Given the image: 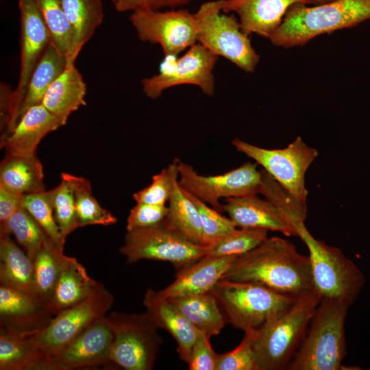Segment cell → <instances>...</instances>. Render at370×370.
I'll list each match as a JSON object with an SVG mask.
<instances>
[{
  "label": "cell",
  "instance_id": "obj_32",
  "mask_svg": "<svg viewBox=\"0 0 370 370\" xmlns=\"http://www.w3.org/2000/svg\"><path fill=\"white\" fill-rule=\"evenodd\" d=\"M67 258L64 254V247L58 245L48 238L32 260L35 294L48 309Z\"/></svg>",
  "mask_w": 370,
  "mask_h": 370
},
{
  "label": "cell",
  "instance_id": "obj_6",
  "mask_svg": "<svg viewBox=\"0 0 370 370\" xmlns=\"http://www.w3.org/2000/svg\"><path fill=\"white\" fill-rule=\"evenodd\" d=\"M297 232L309 251L313 288L321 299L351 306L365 282L361 271L339 248L314 238L305 225Z\"/></svg>",
  "mask_w": 370,
  "mask_h": 370
},
{
  "label": "cell",
  "instance_id": "obj_28",
  "mask_svg": "<svg viewBox=\"0 0 370 370\" xmlns=\"http://www.w3.org/2000/svg\"><path fill=\"white\" fill-rule=\"evenodd\" d=\"M10 236L0 235L1 285L36 295L33 261Z\"/></svg>",
  "mask_w": 370,
  "mask_h": 370
},
{
  "label": "cell",
  "instance_id": "obj_17",
  "mask_svg": "<svg viewBox=\"0 0 370 370\" xmlns=\"http://www.w3.org/2000/svg\"><path fill=\"white\" fill-rule=\"evenodd\" d=\"M295 3L315 4L314 0H222V12L236 13L246 35L256 34L270 39Z\"/></svg>",
  "mask_w": 370,
  "mask_h": 370
},
{
  "label": "cell",
  "instance_id": "obj_4",
  "mask_svg": "<svg viewBox=\"0 0 370 370\" xmlns=\"http://www.w3.org/2000/svg\"><path fill=\"white\" fill-rule=\"evenodd\" d=\"M349 305L321 299L288 370H341L346 356L345 323Z\"/></svg>",
  "mask_w": 370,
  "mask_h": 370
},
{
  "label": "cell",
  "instance_id": "obj_23",
  "mask_svg": "<svg viewBox=\"0 0 370 370\" xmlns=\"http://www.w3.org/2000/svg\"><path fill=\"white\" fill-rule=\"evenodd\" d=\"M86 84L74 62H69L64 71L46 91L42 105L64 125L70 115L86 105Z\"/></svg>",
  "mask_w": 370,
  "mask_h": 370
},
{
  "label": "cell",
  "instance_id": "obj_41",
  "mask_svg": "<svg viewBox=\"0 0 370 370\" xmlns=\"http://www.w3.org/2000/svg\"><path fill=\"white\" fill-rule=\"evenodd\" d=\"M187 193L199 213L202 225L201 245H209L237 227L229 217L223 216L221 212L188 192Z\"/></svg>",
  "mask_w": 370,
  "mask_h": 370
},
{
  "label": "cell",
  "instance_id": "obj_49",
  "mask_svg": "<svg viewBox=\"0 0 370 370\" xmlns=\"http://www.w3.org/2000/svg\"><path fill=\"white\" fill-rule=\"evenodd\" d=\"M1 1H2V0H1Z\"/></svg>",
  "mask_w": 370,
  "mask_h": 370
},
{
  "label": "cell",
  "instance_id": "obj_3",
  "mask_svg": "<svg viewBox=\"0 0 370 370\" xmlns=\"http://www.w3.org/2000/svg\"><path fill=\"white\" fill-rule=\"evenodd\" d=\"M369 19L370 0H336L312 7L295 3L269 40L284 48L303 46L320 34L352 27Z\"/></svg>",
  "mask_w": 370,
  "mask_h": 370
},
{
  "label": "cell",
  "instance_id": "obj_20",
  "mask_svg": "<svg viewBox=\"0 0 370 370\" xmlns=\"http://www.w3.org/2000/svg\"><path fill=\"white\" fill-rule=\"evenodd\" d=\"M53 317L36 295L0 286V328L35 332L45 328Z\"/></svg>",
  "mask_w": 370,
  "mask_h": 370
},
{
  "label": "cell",
  "instance_id": "obj_12",
  "mask_svg": "<svg viewBox=\"0 0 370 370\" xmlns=\"http://www.w3.org/2000/svg\"><path fill=\"white\" fill-rule=\"evenodd\" d=\"M177 162L180 186L221 213L223 212L221 199L260 193L262 175L256 162H245L219 175H203L190 164L177 158Z\"/></svg>",
  "mask_w": 370,
  "mask_h": 370
},
{
  "label": "cell",
  "instance_id": "obj_27",
  "mask_svg": "<svg viewBox=\"0 0 370 370\" xmlns=\"http://www.w3.org/2000/svg\"><path fill=\"white\" fill-rule=\"evenodd\" d=\"M168 300L197 330L210 338L218 335L227 323L218 301L210 293L175 297Z\"/></svg>",
  "mask_w": 370,
  "mask_h": 370
},
{
  "label": "cell",
  "instance_id": "obj_14",
  "mask_svg": "<svg viewBox=\"0 0 370 370\" xmlns=\"http://www.w3.org/2000/svg\"><path fill=\"white\" fill-rule=\"evenodd\" d=\"M129 18L138 39L158 44L164 57L177 56L197 43L196 18L188 10L139 9L132 12Z\"/></svg>",
  "mask_w": 370,
  "mask_h": 370
},
{
  "label": "cell",
  "instance_id": "obj_15",
  "mask_svg": "<svg viewBox=\"0 0 370 370\" xmlns=\"http://www.w3.org/2000/svg\"><path fill=\"white\" fill-rule=\"evenodd\" d=\"M20 14V71L18 84L13 90L10 121L2 136L16 125L18 112L29 81L49 45V30L34 0H18Z\"/></svg>",
  "mask_w": 370,
  "mask_h": 370
},
{
  "label": "cell",
  "instance_id": "obj_21",
  "mask_svg": "<svg viewBox=\"0 0 370 370\" xmlns=\"http://www.w3.org/2000/svg\"><path fill=\"white\" fill-rule=\"evenodd\" d=\"M61 126L58 118L42 104L34 106L27 110L11 132L1 136V147L12 154H36L41 140Z\"/></svg>",
  "mask_w": 370,
  "mask_h": 370
},
{
  "label": "cell",
  "instance_id": "obj_34",
  "mask_svg": "<svg viewBox=\"0 0 370 370\" xmlns=\"http://www.w3.org/2000/svg\"><path fill=\"white\" fill-rule=\"evenodd\" d=\"M5 234L14 235L17 243L32 260L49 238L22 205L4 225L0 226V235Z\"/></svg>",
  "mask_w": 370,
  "mask_h": 370
},
{
  "label": "cell",
  "instance_id": "obj_19",
  "mask_svg": "<svg viewBox=\"0 0 370 370\" xmlns=\"http://www.w3.org/2000/svg\"><path fill=\"white\" fill-rule=\"evenodd\" d=\"M257 195L225 199L223 212L237 227L260 228L297 236V231L283 213L271 201Z\"/></svg>",
  "mask_w": 370,
  "mask_h": 370
},
{
  "label": "cell",
  "instance_id": "obj_37",
  "mask_svg": "<svg viewBox=\"0 0 370 370\" xmlns=\"http://www.w3.org/2000/svg\"><path fill=\"white\" fill-rule=\"evenodd\" d=\"M260 171L262 182L259 194L273 204L297 231L298 227L305 225L307 217L306 202L291 196L264 170L262 169Z\"/></svg>",
  "mask_w": 370,
  "mask_h": 370
},
{
  "label": "cell",
  "instance_id": "obj_43",
  "mask_svg": "<svg viewBox=\"0 0 370 370\" xmlns=\"http://www.w3.org/2000/svg\"><path fill=\"white\" fill-rule=\"evenodd\" d=\"M166 205L137 203L130 210L127 219V231L145 228L160 223L168 213Z\"/></svg>",
  "mask_w": 370,
  "mask_h": 370
},
{
  "label": "cell",
  "instance_id": "obj_44",
  "mask_svg": "<svg viewBox=\"0 0 370 370\" xmlns=\"http://www.w3.org/2000/svg\"><path fill=\"white\" fill-rule=\"evenodd\" d=\"M219 354L212 349L210 338L198 330L188 362L190 370H215Z\"/></svg>",
  "mask_w": 370,
  "mask_h": 370
},
{
  "label": "cell",
  "instance_id": "obj_13",
  "mask_svg": "<svg viewBox=\"0 0 370 370\" xmlns=\"http://www.w3.org/2000/svg\"><path fill=\"white\" fill-rule=\"evenodd\" d=\"M217 60L218 56L196 43L179 58L164 57L159 73L141 80L143 91L147 97L154 99L167 88L191 84L212 97L214 93L213 69Z\"/></svg>",
  "mask_w": 370,
  "mask_h": 370
},
{
  "label": "cell",
  "instance_id": "obj_38",
  "mask_svg": "<svg viewBox=\"0 0 370 370\" xmlns=\"http://www.w3.org/2000/svg\"><path fill=\"white\" fill-rule=\"evenodd\" d=\"M268 230L236 227L213 243L207 245V256H241L260 245L268 237Z\"/></svg>",
  "mask_w": 370,
  "mask_h": 370
},
{
  "label": "cell",
  "instance_id": "obj_9",
  "mask_svg": "<svg viewBox=\"0 0 370 370\" xmlns=\"http://www.w3.org/2000/svg\"><path fill=\"white\" fill-rule=\"evenodd\" d=\"M232 144L237 151L260 165L291 196L306 202L305 175L318 156V151L308 145L301 137H296L282 149H266L239 138L234 139Z\"/></svg>",
  "mask_w": 370,
  "mask_h": 370
},
{
  "label": "cell",
  "instance_id": "obj_35",
  "mask_svg": "<svg viewBox=\"0 0 370 370\" xmlns=\"http://www.w3.org/2000/svg\"><path fill=\"white\" fill-rule=\"evenodd\" d=\"M79 227L90 225H110L117 219L109 210L101 207L92 195L90 182L71 174Z\"/></svg>",
  "mask_w": 370,
  "mask_h": 370
},
{
  "label": "cell",
  "instance_id": "obj_18",
  "mask_svg": "<svg viewBox=\"0 0 370 370\" xmlns=\"http://www.w3.org/2000/svg\"><path fill=\"white\" fill-rule=\"evenodd\" d=\"M238 257L204 256L183 267L172 283L161 290H155L156 293L168 299L209 293Z\"/></svg>",
  "mask_w": 370,
  "mask_h": 370
},
{
  "label": "cell",
  "instance_id": "obj_8",
  "mask_svg": "<svg viewBox=\"0 0 370 370\" xmlns=\"http://www.w3.org/2000/svg\"><path fill=\"white\" fill-rule=\"evenodd\" d=\"M106 317L114 335L111 364L126 370L152 369L163 339L147 312H113Z\"/></svg>",
  "mask_w": 370,
  "mask_h": 370
},
{
  "label": "cell",
  "instance_id": "obj_10",
  "mask_svg": "<svg viewBox=\"0 0 370 370\" xmlns=\"http://www.w3.org/2000/svg\"><path fill=\"white\" fill-rule=\"evenodd\" d=\"M113 303L114 296L97 282L83 301L60 312L45 328L33 332L34 341L47 358V365L52 356L105 317Z\"/></svg>",
  "mask_w": 370,
  "mask_h": 370
},
{
  "label": "cell",
  "instance_id": "obj_25",
  "mask_svg": "<svg viewBox=\"0 0 370 370\" xmlns=\"http://www.w3.org/2000/svg\"><path fill=\"white\" fill-rule=\"evenodd\" d=\"M97 282L75 258L68 256L53 293L49 310L54 317L83 301Z\"/></svg>",
  "mask_w": 370,
  "mask_h": 370
},
{
  "label": "cell",
  "instance_id": "obj_11",
  "mask_svg": "<svg viewBox=\"0 0 370 370\" xmlns=\"http://www.w3.org/2000/svg\"><path fill=\"white\" fill-rule=\"evenodd\" d=\"M119 250L127 264L148 259L183 267L204 257L207 246L188 241L162 221L153 226L127 231Z\"/></svg>",
  "mask_w": 370,
  "mask_h": 370
},
{
  "label": "cell",
  "instance_id": "obj_5",
  "mask_svg": "<svg viewBox=\"0 0 370 370\" xmlns=\"http://www.w3.org/2000/svg\"><path fill=\"white\" fill-rule=\"evenodd\" d=\"M209 293L218 301L227 323L243 332L260 328L297 298L257 283L228 280H220Z\"/></svg>",
  "mask_w": 370,
  "mask_h": 370
},
{
  "label": "cell",
  "instance_id": "obj_42",
  "mask_svg": "<svg viewBox=\"0 0 370 370\" xmlns=\"http://www.w3.org/2000/svg\"><path fill=\"white\" fill-rule=\"evenodd\" d=\"M244 332L242 341L236 348L219 354L215 370H256L254 343L256 329Z\"/></svg>",
  "mask_w": 370,
  "mask_h": 370
},
{
  "label": "cell",
  "instance_id": "obj_36",
  "mask_svg": "<svg viewBox=\"0 0 370 370\" xmlns=\"http://www.w3.org/2000/svg\"><path fill=\"white\" fill-rule=\"evenodd\" d=\"M58 186L47 190L54 216L63 238L79 227L71 174L61 173Z\"/></svg>",
  "mask_w": 370,
  "mask_h": 370
},
{
  "label": "cell",
  "instance_id": "obj_39",
  "mask_svg": "<svg viewBox=\"0 0 370 370\" xmlns=\"http://www.w3.org/2000/svg\"><path fill=\"white\" fill-rule=\"evenodd\" d=\"M21 205L41 226L49 238L64 247L65 239L56 221L47 190L22 195Z\"/></svg>",
  "mask_w": 370,
  "mask_h": 370
},
{
  "label": "cell",
  "instance_id": "obj_2",
  "mask_svg": "<svg viewBox=\"0 0 370 370\" xmlns=\"http://www.w3.org/2000/svg\"><path fill=\"white\" fill-rule=\"evenodd\" d=\"M321 300L312 289L256 329L254 343L256 370L288 369Z\"/></svg>",
  "mask_w": 370,
  "mask_h": 370
},
{
  "label": "cell",
  "instance_id": "obj_47",
  "mask_svg": "<svg viewBox=\"0 0 370 370\" xmlns=\"http://www.w3.org/2000/svg\"><path fill=\"white\" fill-rule=\"evenodd\" d=\"M13 89L5 83L0 84V126L2 134L8 127L11 111Z\"/></svg>",
  "mask_w": 370,
  "mask_h": 370
},
{
  "label": "cell",
  "instance_id": "obj_1",
  "mask_svg": "<svg viewBox=\"0 0 370 370\" xmlns=\"http://www.w3.org/2000/svg\"><path fill=\"white\" fill-rule=\"evenodd\" d=\"M221 280L254 282L295 297L314 289L309 256L278 236L239 256Z\"/></svg>",
  "mask_w": 370,
  "mask_h": 370
},
{
  "label": "cell",
  "instance_id": "obj_30",
  "mask_svg": "<svg viewBox=\"0 0 370 370\" xmlns=\"http://www.w3.org/2000/svg\"><path fill=\"white\" fill-rule=\"evenodd\" d=\"M74 33V47L69 62H75L84 46L104 18L101 0H60Z\"/></svg>",
  "mask_w": 370,
  "mask_h": 370
},
{
  "label": "cell",
  "instance_id": "obj_24",
  "mask_svg": "<svg viewBox=\"0 0 370 370\" xmlns=\"http://www.w3.org/2000/svg\"><path fill=\"white\" fill-rule=\"evenodd\" d=\"M32 332L0 328V370H47V358Z\"/></svg>",
  "mask_w": 370,
  "mask_h": 370
},
{
  "label": "cell",
  "instance_id": "obj_29",
  "mask_svg": "<svg viewBox=\"0 0 370 370\" xmlns=\"http://www.w3.org/2000/svg\"><path fill=\"white\" fill-rule=\"evenodd\" d=\"M68 64V58L51 42L30 77L18 112L16 124L27 110L42 103L48 88L64 71Z\"/></svg>",
  "mask_w": 370,
  "mask_h": 370
},
{
  "label": "cell",
  "instance_id": "obj_48",
  "mask_svg": "<svg viewBox=\"0 0 370 370\" xmlns=\"http://www.w3.org/2000/svg\"><path fill=\"white\" fill-rule=\"evenodd\" d=\"M314 1L315 4L319 5V4L330 3L336 0H314Z\"/></svg>",
  "mask_w": 370,
  "mask_h": 370
},
{
  "label": "cell",
  "instance_id": "obj_45",
  "mask_svg": "<svg viewBox=\"0 0 370 370\" xmlns=\"http://www.w3.org/2000/svg\"><path fill=\"white\" fill-rule=\"evenodd\" d=\"M194 0H111L116 12H133L139 9L160 10L162 8H175L186 5Z\"/></svg>",
  "mask_w": 370,
  "mask_h": 370
},
{
  "label": "cell",
  "instance_id": "obj_33",
  "mask_svg": "<svg viewBox=\"0 0 370 370\" xmlns=\"http://www.w3.org/2000/svg\"><path fill=\"white\" fill-rule=\"evenodd\" d=\"M49 30L51 42L69 60L74 47V33L60 0H34Z\"/></svg>",
  "mask_w": 370,
  "mask_h": 370
},
{
  "label": "cell",
  "instance_id": "obj_31",
  "mask_svg": "<svg viewBox=\"0 0 370 370\" xmlns=\"http://www.w3.org/2000/svg\"><path fill=\"white\" fill-rule=\"evenodd\" d=\"M168 203L169 210L164 223L188 241L201 245L202 225L198 209L180 186L178 180L174 184Z\"/></svg>",
  "mask_w": 370,
  "mask_h": 370
},
{
  "label": "cell",
  "instance_id": "obj_7",
  "mask_svg": "<svg viewBox=\"0 0 370 370\" xmlns=\"http://www.w3.org/2000/svg\"><path fill=\"white\" fill-rule=\"evenodd\" d=\"M194 14L198 43L247 73L255 71L260 57L235 15L222 12V0L206 2Z\"/></svg>",
  "mask_w": 370,
  "mask_h": 370
},
{
  "label": "cell",
  "instance_id": "obj_26",
  "mask_svg": "<svg viewBox=\"0 0 370 370\" xmlns=\"http://www.w3.org/2000/svg\"><path fill=\"white\" fill-rule=\"evenodd\" d=\"M42 163L36 154L6 153L0 165V185L21 195L45 190Z\"/></svg>",
  "mask_w": 370,
  "mask_h": 370
},
{
  "label": "cell",
  "instance_id": "obj_46",
  "mask_svg": "<svg viewBox=\"0 0 370 370\" xmlns=\"http://www.w3.org/2000/svg\"><path fill=\"white\" fill-rule=\"evenodd\" d=\"M22 195L0 185V226L4 225L21 206Z\"/></svg>",
  "mask_w": 370,
  "mask_h": 370
},
{
  "label": "cell",
  "instance_id": "obj_16",
  "mask_svg": "<svg viewBox=\"0 0 370 370\" xmlns=\"http://www.w3.org/2000/svg\"><path fill=\"white\" fill-rule=\"evenodd\" d=\"M113 338L106 315L52 356L47 370L85 369L111 364L109 356Z\"/></svg>",
  "mask_w": 370,
  "mask_h": 370
},
{
  "label": "cell",
  "instance_id": "obj_40",
  "mask_svg": "<svg viewBox=\"0 0 370 370\" xmlns=\"http://www.w3.org/2000/svg\"><path fill=\"white\" fill-rule=\"evenodd\" d=\"M177 180V162L175 158L167 167L152 177L149 186L134 193L133 198L137 203L165 205Z\"/></svg>",
  "mask_w": 370,
  "mask_h": 370
},
{
  "label": "cell",
  "instance_id": "obj_22",
  "mask_svg": "<svg viewBox=\"0 0 370 370\" xmlns=\"http://www.w3.org/2000/svg\"><path fill=\"white\" fill-rule=\"evenodd\" d=\"M143 303L156 326L166 330L175 340L180 359L188 363L198 330L170 301L158 297L153 288L147 290Z\"/></svg>",
  "mask_w": 370,
  "mask_h": 370
}]
</instances>
